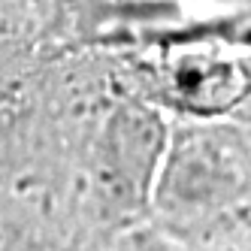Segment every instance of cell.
I'll return each mask as SVG.
<instances>
[{
  "instance_id": "obj_1",
  "label": "cell",
  "mask_w": 251,
  "mask_h": 251,
  "mask_svg": "<svg viewBox=\"0 0 251 251\" xmlns=\"http://www.w3.org/2000/svg\"><path fill=\"white\" fill-rule=\"evenodd\" d=\"M149 221L185 251H251V139L233 115L170 127Z\"/></svg>"
},
{
  "instance_id": "obj_2",
  "label": "cell",
  "mask_w": 251,
  "mask_h": 251,
  "mask_svg": "<svg viewBox=\"0 0 251 251\" xmlns=\"http://www.w3.org/2000/svg\"><path fill=\"white\" fill-rule=\"evenodd\" d=\"M91 251H185L182 245H176L170 236H164L151 221H142L136 227H127L109 236L106 242L94 245Z\"/></svg>"
},
{
  "instance_id": "obj_3",
  "label": "cell",
  "mask_w": 251,
  "mask_h": 251,
  "mask_svg": "<svg viewBox=\"0 0 251 251\" xmlns=\"http://www.w3.org/2000/svg\"><path fill=\"white\" fill-rule=\"evenodd\" d=\"M233 118L239 121V127H242V130H245V136L251 139V97H248L245 103H239V109L233 112Z\"/></svg>"
}]
</instances>
